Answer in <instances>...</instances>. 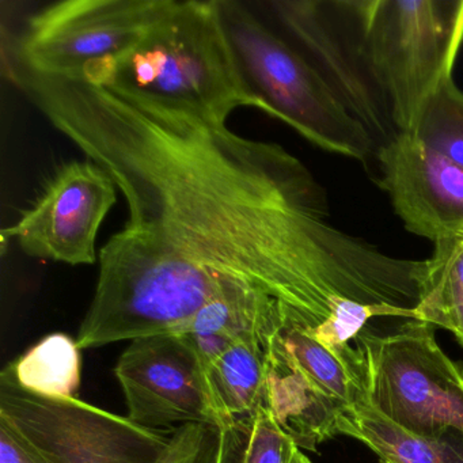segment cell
<instances>
[{"instance_id":"6da1fadb","label":"cell","mask_w":463,"mask_h":463,"mask_svg":"<svg viewBox=\"0 0 463 463\" xmlns=\"http://www.w3.org/2000/svg\"><path fill=\"white\" fill-rule=\"evenodd\" d=\"M9 70L126 200V226L99 251L80 349L175 333L235 295L276 300L333 351L373 319L416 318L425 261L335 227L321 184L286 148L186 105Z\"/></svg>"},{"instance_id":"7a4b0ae2","label":"cell","mask_w":463,"mask_h":463,"mask_svg":"<svg viewBox=\"0 0 463 463\" xmlns=\"http://www.w3.org/2000/svg\"><path fill=\"white\" fill-rule=\"evenodd\" d=\"M74 78L186 105L224 123L238 108H257L238 74L216 0H169L135 47Z\"/></svg>"},{"instance_id":"3957f363","label":"cell","mask_w":463,"mask_h":463,"mask_svg":"<svg viewBox=\"0 0 463 463\" xmlns=\"http://www.w3.org/2000/svg\"><path fill=\"white\" fill-rule=\"evenodd\" d=\"M216 7L238 74L257 109L327 153L359 162L376 156L373 135L299 50L262 23L248 5L216 0Z\"/></svg>"},{"instance_id":"277c9868","label":"cell","mask_w":463,"mask_h":463,"mask_svg":"<svg viewBox=\"0 0 463 463\" xmlns=\"http://www.w3.org/2000/svg\"><path fill=\"white\" fill-rule=\"evenodd\" d=\"M371 75L406 134L451 77L463 45V0H344Z\"/></svg>"},{"instance_id":"5b68a950","label":"cell","mask_w":463,"mask_h":463,"mask_svg":"<svg viewBox=\"0 0 463 463\" xmlns=\"http://www.w3.org/2000/svg\"><path fill=\"white\" fill-rule=\"evenodd\" d=\"M354 346L363 400L419 435L463 436V367L436 343L435 326L402 319L394 329H364Z\"/></svg>"},{"instance_id":"8992f818","label":"cell","mask_w":463,"mask_h":463,"mask_svg":"<svg viewBox=\"0 0 463 463\" xmlns=\"http://www.w3.org/2000/svg\"><path fill=\"white\" fill-rule=\"evenodd\" d=\"M0 420L47 463H156L175 430L142 427L77 397L26 392L12 363L0 373Z\"/></svg>"},{"instance_id":"52a82bcc","label":"cell","mask_w":463,"mask_h":463,"mask_svg":"<svg viewBox=\"0 0 463 463\" xmlns=\"http://www.w3.org/2000/svg\"><path fill=\"white\" fill-rule=\"evenodd\" d=\"M169 0H64L32 15L10 61L52 78H74L137 44Z\"/></svg>"},{"instance_id":"ba28073f","label":"cell","mask_w":463,"mask_h":463,"mask_svg":"<svg viewBox=\"0 0 463 463\" xmlns=\"http://www.w3.org/2000/svg\"><path fill=\"white\" fill-rule=\"evenodd\" d=\"M270 14L378 148L398 134L360 48L344 0H272Z\"/></svg>"},{"instance_id":"9c48e42d","label":"cell","mask_w":463,"mask_h":463,"mask_svg":"<svg viewBox=\"0 0 463 463\" xmlns=\"http://www.w3.org/2000/svg\"><path fill=\"white\" fill-rule=\"evenodd\" d=\"M115 181L96 162L59 167L34 204L5 230L24 253L69 265L97 261V235L118 202Z\"/></svg>"},{"instance_id":"30bf717a","label":"cell","mask_w":463,"mask_h":463,"mask_svg":"<svg viewBox=\"0 0 463 463\" xmlns=\"http://www.w3.org/2000/svg\"><path fill=\"white\" fill-rule=\"evenodd\" d=\"M115 373L127 417L137 424L156 430L194 422L213 425L202 365L181 333L135 338Z\"/></svg>"},{"instance_id":"8fae6325","label":"cell","mask_w":463,"mask_h":463,"mask_svg":"<svg viewBox=\"0 0 463 463\" xmlns=\"http://www.w3.org/2000/svg\"><path fill=\"white\" fill-rule=\"evenodd\" d=\"M381 184L411 234L430 242L463 235V169L409 134L376 150Z\"/></svg>"},{"instance_id":"7c38bea8","label":"cell","mask_w":463,"mask_h":463,"mask_svg":"<svg viewBox=\"0 0 463 463\" xmlns=\"http://www.w3.org/2000/svg\"><path fill=\"white\" fill-rule=\"evenodd\" d=\"M269 343L259 337L241 338L203 371L213 425L221 432L219 463L241 462L251 425L267 403Z\"/></svg>"},{"instance_id":"4fadbf2b","label":"cell","mask_w":463,"mask_h":463,"mask_svg":"<svg viewBox=\"0 0 463 463\" xmlns=\"http://www.w3.org/2000/svg\"><path fill=\"white\" fill-rule=\"evenodd\" d=\"M267 405L298 449L308 451L338 435V417L345 411L291 362L279 333L268 346Z\"/></svg>"},{"instance_id":"5bb4252c","label":"cell","mask_w":463,"mask_h":463,"mask_svg":"<svg viewBox=\"0 0 463 463\" xmlns=\"http://www.w3.org/2000/svg\"><path fill=\"white\" fill-rule=\"evenodd\" d=\"M291 321L276 300L246 294L208 303L175 333L188 338L205 371L241 338L272 340Z\"/></svg>"},{"instance_id":"9a60e30c","label":"cell","mask_w":463,"mask_h":463,"mask_svg":"<svg viewBox=\"0 0 463 463\" xmlns=\"http://www.w3.org/2000/svg\"><path fill=\"white\" fill-rule=\"evenodd\" d=\"M338 435L360 441L389 463H463V436L419 435L390 421L360 398L338 417Z\"/></svg>"},{"instance_id":"2e32d148","label":"cell","mask_w":463,"mask_h":463,"mask_svg":"<svg viewBox=\"0 0 463 463\" xmlns=\"http://www.w3.org/2000/svg\"><path fill=\"white\" fill-rule=\"evenodd\" d=\"M433 246L420 289L419 321L449 330L463 346V235Z\"/></svg>"},{"instance_id":"e0dca14e","label":"cell","mask_w":463,"mask_h":463,"mask_svg":"<svg viewBox=\"0 0 463 463\" xmlns=\"http://www.w3.org/2000/svg\"><path fill=\"white\" fill-rule=\"evenodd\" d=\"M26 392L50 398L74 397L80 383V348L64 333H52L12 363Z\"/></svg>"},{"instance_id":"ac0fdd59","label":"cell","mask_w":463,"mask_h":463,"mask_svg":"<svg viewBox=\"0 0 463 463\" xmlns=\"http://www.w3.org/2000/svg\"><path fill=\"white\" fill-rule=\"evenodd\" d=\"M406 134L463 169V90L454 75L428 97Z\"/></svg>"},{"instance_id":"d6986e66","label":"cell","mask_w":463,"mask_h":463,"mask_svg":"<svg viewBox=\"0 0 463 463\" xmlns=\"http://www.w3.org/2000/svg\"><path fill=\"white\" fill-rule=\"evenodd\" d=\"M221 432L210 424L181 425L175 428L169 444L156 463H219Z\"/></svg>"},{"instance_id":"ffe728a7","label":"cell","mask_w":463,"mask_h":463,"mask_svg":"<svg viewBox=\"0 0 463 463\" xmlns=\"http://www.w3.org/2000/svg\"><path fill=\"white\" fill-rule=\"evenodd\" d=\"M295 449L297 444L279 427L265 403L251 425L240 463H288Z\"/></svg>"},{"instance_id":"44dd1931","label":"cell","mask_w":463,"mask_h":463,"mask_svg":"<svg viewBox=\"0 0 463 463\" xmlns=\"http://www.w3.org/2000/svg\"><path fill=\"white\" fill-rule=\"evenodd\" d=\"M0 463H47L4 420H0Z\"/></svg>"},{"instance_id":"7402d4cb","label":"cell","mask_w":463,"mask_h":463,"mask_svg":"<svg viewBox=\"0 0 463 463\" xmlns=\"http://www.w3.org/2000/svg\"><path fill=\"white\" fill-rule=\"evenodd\" d=\"M288 463H313L310 459H308L307 455L305 452L300 451V449H295L294 452H292L291 459H289Z\"/></svg>"},{"instance_id":"603a6c76","label":"cell","mask_w":463,"mask_h":463,"mask_svg":"<svg viewBox=\"0 0 463 463\" xmlns=\"http://www.w3.org/2000/svg\"><path fill=\"white\" fill-rule=\"evenodd\" d=\"M379 463H389V462H383V460H379Z\"/></svg>"}]
</instances>
